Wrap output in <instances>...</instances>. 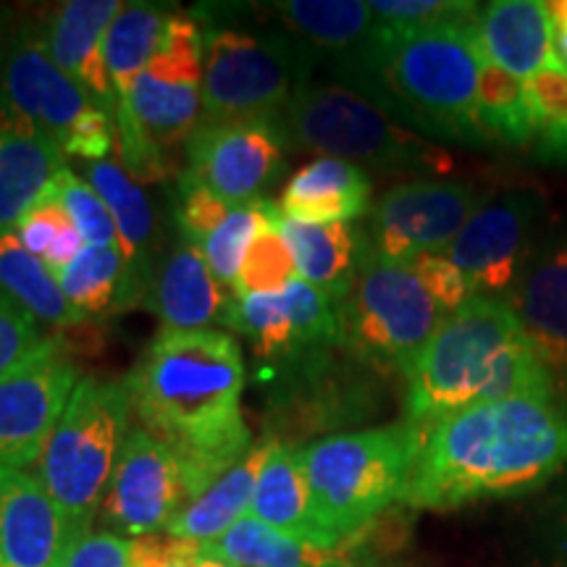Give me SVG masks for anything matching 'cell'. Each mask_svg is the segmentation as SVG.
<instances>
[{
  "label": "cell",
  "instance_id": "obj_46",
  "mask_svg": "<svg viewBox=\"0 0 567 567\" xmlns=\"http://www.w3.org/2000/svg\"><path fill=\"white\" fill-rule=\"evenodd\" d=\"M544 542L551 557L567 565V481L544 509Z\"/></svg>",
  "mask_w": 567,
  "mask_h": 567
},
{
  "label": "cell",
  "instance_id": "obj_47",
  "mask_svg": "<svg viewBox=\"0 0 567 567\" xmlns=\"http://www.w3.org/2000/svg\"><path fill=\"white\" fill-rule=\"evenodd\" d=\"M551 17H555V45H557V55L559 61L567 66V6L565 0L559 3H549Z\"/></svg>",
  "mask_w": 567,
  "mask_h": 567
},
{
  "label": "cell",
  "instance_id": "obj_17",
  "mask_svg": "<svg viewBox=\"0 0 567 567\" xmlns=\"http://www.w3.org/2000/svg\"><path fill=\"white\" fill-rule=\"evenodd\" d=\"M74 538L34 473L0 465V567H59Z\"/></svg>",
  "mask_w": 567,
  "mask_h": 567
},
{
  "label": "cell",
  "instance_id": "obj_29",
  "mask_svg": "<svg viewBox=\"0 0 567 567\" xmlns=\"http://www.w3.org/2000/svg\"><path fill=\"white\" fill-rule=\"evenodd\" d=\"M53 276L69 302L87 318L118 313L145 292L122 247H84Z\"/></svg>",
  "mask_w": 567,
  "mask_h": 567
},
{
  "label": "cell",
  "instance_id": "obj_34",
  "mask_svg": "<svg viewBox=\"0 0 567 567\" xmlns=\"http://www.w3.org/2000/svg\"><path fill=\"white\" fill-rule=\"evenodd\" d=\"M224 326L250 339L260 365L279 363L295 352L292 313L284 292L234 295Z\"/></svg>",
  "mask_w": 567,
  "mask_h": 567
},
{
  "label": "cell",
  "instance_id": "obj_50",
  "mask_svg": "<svg viewBox=\"0 0 567 567\" xmlns=\"http://www.w3.org/2000/svg\"><path fill=\"white\" fill-rule=\"evenodd\" d=\"M565 6H567V0H565Z\"/></svg>",
  "mask_w": 567,
  "mask_h": 567
},
{
  "label": "cell",
  "instance_id": "obj_35",
  "mask_svg": "<svg viewBox=\"0 0 567 567\" xmlns=\"http://www.w3.org/2000/svg\"><path fill=\"white\" fill-rule=\"evenodd\" d=\"M279 205L268 200L237 205V208L226 216V221L200 245L213 276H216L221 287L231 289V295L250 245L258 239L260 231H266L274 221H279Z\"/></svg>",
  "mask_w": 567,
  "mask_h": 567
},
{
  "label": "cell",
  "instance_id": "obj_42",
  "mask_svg": "<svg viewBox=\"0 0 567 567\" xmlns=\"http://www.w3.org/2000/svg\"><path fill=\"white\" fill-rule=\"evenodd\" d=\"M71 226L74 224H71L66 208L59 203V197H55L53 187H51L38 203L32 205L30 213L21 218V224L17 226V234L21 239V245H24L27 250H30L32 255H38V258L42 260L48 255V250L59 243L61 234L69 231Z\"/></svg>",
  "mask_w": 567,
  "mask_h": 567
},
{
  "label": "cell",
  "instance_id": "obj_26",
  "mask_svg": "<svg viewBox=\"0 0 567 567\" xmlns=\"http://www.w3.org/2000/svg\"><path fill=\"white\" fill-rule=\"evenodd\" d=\"M274 442L276 436H266L252 444L237 465L229 467L218 481H213L193 502H187L163 534L176 542L195 544V547H208L229 534L239 520L250 515L255 486H258L260 471L271 455Z\"/></svg>",
  "mask_w": 567,
  "mask_h": 567
},
{
  "label": "cell",
  "instance_id": "obj_39",
  "mask_svg": "<svg viewBox=\"0 0 567 567\" xmlns=\"http://www.w3.org/2000/svg\"><path fill=\"white\" fill-rule=\"evenodd\" d=\"M375 24L389 32H410L423 27L444 24V21L467 17L478 11V3H457V0H373Z\"/></svg>",
  "mask_w": 567,
  "mask_h": 567
},
{
  "label": "cell",
  "instance_id": "obj_45",
  "mask_svg": "<svg viewBox=\"0 0 567 567\" xmlns=\"http://www.w3.org/2000/svg\"><path fill=\"white\" fill-rule=\"evenodd\" d=\"M200 549L166 534L132 538V567H197Z\"/></svg>",
  "mask_w": 567,
  "mask_h": 567
},
{
  "label": "cell",
  "instance_id": "obj_30",
  "mask_svg": "<svg viewBox=\"0 0 567 567\" xmlns=\"http://www.w3.org/2000/svg\"><path fill=\"white\" fill-rule=\"evenodd\" d=\"M0 292L53 331L87 323V316L69 302L45 264L21 245L17 229L0 234Z\"/></svg>",
  "mask_w": 567,
  "mask_h": 567
},
{
  "label": "cell",
  "instance_id": "obj_36",
  "mask_svg": "<svg viewBox=\"0 0 567 567\" xmlns=\"http://www.w3.org/2000/svg\"><path fill=\"white\" fill-rule=\"evenodd\" d=\"M534 116L536 155L547 163H567V66L542 69L526 80Z\"/></svg>",
  "mask_w": 567,
  "mask_h": 567
},
{
  "label": "cell",
  "instance_id": "obj_49",
  "mask_svg": "<svg viewBox=\"0 0 567 567\" xmlns=\"http://www.w3.org/2000/svg\"><path fill=\"white\" fill-rule=\"evenodd\" d=\"M197 567H237V565L218 563V559H210V557H203V555H200V565H197Z\"/></svg>",
  "mask_w": 567,
  "mask_h": 567
},
{
  "label": "cell",
  "instance_id": "obj_9",
  "mask_svg": "<svg viewBox=\"0 0 567 567\" xmlns=\"http://www.w3.org/2000/svg\"><path fill=\"white\" fill-rule=\"evenodd\" d=\"M0 130L38 134L66 158L103 161L116 145L113 118L82 84L55 66L42 30L24 27L9 40L0 69Z\"/></svg>",
  "mask_w": 567,
  "mask_h": 567
},
{
  "label": "cell",
  "instance_id": "obj_3",
  "mask_svg": "<svg viewBox=\"0 0 567 567\" xmlns=\"http://www.w3.org/2000/svg\"><path fill=\"white\" fill-rule=\"evenodd\" d=\"M478 19L481 9L410 32L375 24L365 51L334 74V82L436 145H492L478 122V84L486 66Z\"/></svg>",
  "mask_w": 567,
  "mask_h": 567
},
{
  "label": "cell",
  "instance_id": "obj_44",
  "mask_svg": "<svg viewBox=\"0 0 567 567\" xmlns=\"http://www.w3.org/2000/svg\"><path fill=\"white\" fill-rule=\"evenodd\" d=\"M413 268L425 287H429V292L434 295V300L442 305L446 316H452L471 297H476L465 279V274L450 258H444V255H421V258L413 260Z\"/></svg>",
  "mask_w": 567,
  "mask_h": 567
},
{
  "label": "cell",
  "instance_id": "obj_8",
  "mask_svg": "<svg viewBox=\"0 0 567 567\" xmlns=\"http://www.w3.org/2000/svg\"><path fill=\"white\" fill-rule=\"evenodd\" d=\"M132 392L124 381L87 375L71 394L34 476L69 517L76 536L87 534L103 507L111 476L130 434Z\"/></svg>",
  "mask_w": 567,
  "mask_h": 567
},
{
  "label": "cell",
  "instance_id": "obj_25",
  "mask_svg": "<svg viewBox=\"0 0 567 567\" xmlns=\"http://www.w3.org/2000/svg\"><path fill=\"white\" fill-rule=\"evenodd\" d=\"M281 234L295 255L297 276L342 302L371 258L365 226L302 224L281 216Z\"/></svg>",
  "mask_w": 567,
  "mask_h": 567
},
{
  "label": "cell",
  "instance_id": "obj_21",
  "mask_svg": "<svg viewBox=\"0 0 567 567\" xmlns=\"http://www.w3.org/2000/svg\"><path fill=\"white\" fill-rule=\"evenodd\" d=\"M481 48L492 66L515 80H530L542 69L563 63L555 45V17L542 0H496L481 9Z\"/></svg>",
  "mask_w": 567,
  "mask_h": 567
},
{
  "label": "cell",
  "instance_id": "obj_5",
  "mask_svg": "<svg viewBox=\"0 0 567 567\" xmlns=\"http://www.w3.org/2000/svg\"><path fill=\"white\" fill-rule=\"evenodd\" d=\"M423 442V425L342 431L302 446L316 526L329 544L363 534L402 499Z\"/></svg>",
  "mask_w": 567,
  "mask_h": 567
},
{
  "label": "cell",
  "instance_id": "obj_38",
  "mask_svg": "<svg viewBox=\"0 0 567 567\" xmlns=\"http://www.w3.org/2000/svg\"><path fill=\"white\" fill-rule=\"evenodd\" d=\"M53 193L66 208L71 224L82 234L87 247H122L116 221H113L109 205L95 193V187L82 176L63 168L53 184Z\"/></svg>",
  "mask_w": 567,
  "mask_h": 567
},
{
  "label": "cell",
  "instance_id": "obj_6",
  "mask_svg": "<svg viewBox=\"0 0 567 567\" xmlns=\"http://www.w3.org/2000/svg\"><path fill=\"white\" fill-rule=\"evenodd\" d=\"M287 145L318 158L350 161L392 174H446L455 161L365 95L337 82L308 80L279 118Z\"/></svg>",
  "mask_w": 567,
  "mask_h": 567
},
{
  "label": "cell",
  "instance_id": "obj_48",
  "mask_svg": "<svg viewBox=\"0 0 567 567\" xmlns=\"http://www.w3.org/2000/svg\"><path fill=\"white\" fill-rule=\"evenodd\" d=\"M6 11L0 9V69H3V59H6V48H9V40H6Z\"/></svg>",
  "mask_w": 567,
  "mask_h": 567
},
{
  "label": "cell",
  "instance_id": "obj_33",
  "mask_svg": "<svg viewBox=\"0 0 567 567\" xmlns=\"http://www.w3.org/2000/svg\"><path fill=\"white\" fill-rule=\"evenodd\" d=\"M478 122L488 142H502L507 147L534 145L526 82L486 63L478 84Z\"/></svg>",
  "mask_w": 567,
  "mask_h": 567
},
{
  "label": "cell",
  "instance_id": "obj_22",
  "mask_svg": "<svg viewBox=\"0 0 567 567\" xmlns=\"http://www.w3.org/2000/svg\"><path fill=\"white\" fill-rule=\"evenodd\" d=\"M509 305L557 381L567 379V243L534 252ZM563 386V384H559Z\"/></svg>",
  "mask_w": 567,
  "mask_h": 567
},
{
  "label": "cell",
  "instance_id": "obj_40",
  "mask_svg": "<svg viewBox=\"0 0 567 567\" xmlns=\"http://www.w3.org/2000/svg\"><path fill=\"white\" fill-rule=\"evenodd\" d=\"M48 337L51 334H45L30 313H24L19 305L0 292V375L9 373L27 354L38 350Z\"/></svg>",
  "mask_w": 567,
  "mask_h": 567
},
{
  "label": "cell",
  "instance_id": "obj_12",
  "mask_svg": "<svg viewBox=\"0 0 567 567\" xmlns=\"http://www.w3.org/2000/svg\"><path fill=\"white\" fill-rule=\"evenodd\" d=\"M486 200L473 184L413 179L386 189L368 210L371 255L389 264H413L421 255H442Z\"/></svg>",
  "mask_w": 567,
  "mask_h": 567
},
{
  "label": "cell",
  "instance_id": "obj_20",
  "mask_svg": "<svg viewBox=\"0 0 567 567\" xmlns=\"http://www.w3.org/2000/svg\"><path fill=\"white\" fill-rule=\"evenodd\" d=\"M213 276L200 247L179 237L153 281V308L163 331H205L226 323L231 297Z\"/></svg>",
  "mask_w": 567,
  "mask_h": 567
},
{
  "label": "cell",
  "instance_id": "obj_14",
  "mask_svg": "<svg viewBox=\"0 0 567 567\" xmlns=\"http://www.w3.org/2000/svg\"><path fill=\"white\" fill-rule=\"evenodd\" d=\"M287 161V137L279 122L200 124L187 142V172L182 182L205 187L224 203L266 200Z\"/></svg>",
  "mask_w": 567,
  "mask_h": 567
},
{
  "label": "cell",
  "instance_id": "obj_43",
  "mask_svg": "<svg viewBox=\"0 0 567 567\" xmlns=\"http://www.w3.org/2000/svg\"><path fill=\"white\" fill-rule=\"evenodd\" d=\"M59 567H132V538L113 530H87L69 544Z\"/></svg>",
  "mask_w": 567,
  "mask_h": 567
},
{
  "label": "cell",
  "instance_id": "obj_32",
  "mask_svg": "<svg viewBox=\"0 0 567 567\" xmlns=\"http://www.w3.org/2000/svg\"><path fill=\"white\" fill-rule=\"evenodd\" d=\"M176 17L179 11H168L161 3H124L122 13L113 19L105 34L103 55L118 103L130 95L137 76L166 48Z\"/></svg>",
  "mask_w": 567,
  "mask_h": 567
},
{
  "label": "cell",
  "instance_id": "obj_19",
  "mask_svg": "<svg viewBox=\"0 0 567 567\" xmlns=\"http://www.w3.org/2000/svg\"><path fill=\"white\" fill-rule=\"evenodd\" d=\"M365 544V530L342 544H321L279 534L245 517L218 542L197 549L203 557L237 567H371L373 555Z\"/></svg>",
  "mask_w": 567,
  "mask_h": 567
},
{
  "label": "cell",
  "instance_id": "obj_4",
  "mask_svg": "<svg viewBox=\"0 0 567 567\" xmlns=\"http://www.w3.org/2000/svg\"><path fill=\"white\" fill-rule=\"evenodd\" d=\"M557 392L509 300L476 295L444 318L408 368L405 421L425 429L471 405Z\"/></svg>",
  "mask_w": 567,
  "mask_h": 567
},
{
  "label": "cell",
  "instance_id": "obj_31",
  "mask_svg": "<svg viewBox=\"0 0 567 567\" xmlns=\"http://www.w3.org/2000/svg\"><path fill=\"white\" fill-rule=\"evenodd\" d=\"M87 182L95 187V193L109 205L113 221H116L118 237H122V250L130 260L132 271L137 274L142 287L151 284V255L155 250V213L151 197L145 189L126 174L122 163L103 158L92 161L84 166Z\"/></svg>",
  "mask_w": 567,
  "mask_h": 567
},
{
  "label": "cell",
  "instance_id": "obj_37",
  "mask_svg": "<svg viewBox=\"0 0 567 567\" xmlns=\"http://www.w3.org/2000/svg\"><path fill=\"white\" fill-rule=\"evenodd\" d=\"M281 221V216H279ZM279 221H274L245 255V264L239 268L234 295H279L289 287L297 276L295 255L284 239Z\"/></svg>",
  "mask_w": 567,
  "mask_h": 567
},
{
  "label": "cell",
  "instance_id": "obj_41",
  "mask_svg": "<svg viewBox=\"0 0 567 567\" xmlns=\"http://www.w3.org/2000/svg\"><path fill=\"white\" fill-rule=\"evenodd\" d=\"M182 184V205L176 210V224L184 239L200 247L213 231L226 221V216L234 210V205L224 203L221 197L208 193L205 187L195 184Z\"/></svg>",
  "mask_w": 567,
  "mask_h": 567
},
{
  "label": "cell",
  "instance_id": "obj_18",
  "mask_svg": "<svg viewBox=\"0 0 567 567\" xmlns=\"http://www.w3.org/2000/svg\"><path fill=\"white\" fill-rule=\"evenodd\" d=\"M124 9L122 0H69L42 30L48 53L63 74L90 92L92 101L116 122L118 101L105 69V34ZM116 126V124H113Z\"/></svg>",
  "mask_w": 567,
  "mask_h": 567
},
{
  "label": "cell",
  "instance_id": "obj_23",
  "mask_svg": "<svg viewBox=\"0 0 567 567\" xmlns=\"http://www.w3.org/2000/svg\"><path fill=\"white\" fill-rule=\"evenodd\" d=\"M289 38L300 42L313 63L323 61L334 76L365 51L375 32L371 3L360 0H287L271 3Z\"/></svg>",
  "mask_w": 567,
  "mask_h": 567
},
{
  "label": "cell",
  "instance_id": "obj_10",
  "mask_svg": "<svg viewBox=\"0 0 567 567\" xmlns=\"http://www.w3.org/2000/svg\"><path fill=\"white\" fill-rule=\"evenodd\" d=\"M313 66L289 34L210 27L203 32L200 124L279 122Z\"/></svg>",
  "mask_w": 567,
  "mask_h": 567
},
{
  "label": "cell",
  "instance_id": "obj_13",
  "mask_svg": "<svg viewBox=\"0 0 567 567\" xmlns=\"http://www.w3.org/2000/svg\"><path fill=\"white\" fill-rule=\"evenodd\" d=\"M80 381V365L55 334L0 375V465H38Z\"/></svg>",
  "mask_w": 567,
  "mask_h": 567
},
{
  "label": "cell",
  "instance_id": "obj_24",
  "mask_svg": "<svg viewBox=\"0 0 567 567\" xmlns=\"http://www.w3.org/2000/svg\"><path fill=\"white\" fill-rule=\"evenodd\" d=\"M373 184L363 166L339 158H316L289 176L279 210L289 221L354 224L371 210Z\"/></svg>",
  "mask_w": 567,
  "mask_h": 567
},
{
  "label": "cell",
  "instance_id": "obj_11",
  "mask_svg": "<svg viewBox=\"0 0 567 567\" xmlns=\"http://www.w3.org/2000/svg\"><path fill=\"white\" fill-rule=\"evenodd\" d=\"M444 318L413 264L371 255L342 300V342L375 371L405 375Z\"/></svg>",
  "mask_w": 567,
  "mask_h": 567
},
{
  "label": "cell",
  "instance_id": "obj_1",
  "mask_svg": "<svg viewBox=\"0 0 567 567\" xmlns=\"http://www.w3.org/2000/svg\"><path fill=\"white\" fill-rule=\"evenodd\" d=\"M567 465L563 392L471 405L425 425L402 492L413 509H457L530 494Z\"/></svg>",
  "mask_w": 567,
  "mask_h": 567
},
{
  "label": "cell",
  "instance_id": "obj_15",
  "mask_svg": "<svg viewBox=\"0 0 567 567\" xmlns=\"http://www.w3.org/2000/svg\"><path fill=\"white\" fill-rule=\"evenodd\" d=\"M187 502V478L174 452L151 431L130 429L101 507L105 526L130 538L163 534Z\"/></svg>",
  "mask_w": 567,
  "mask_h": 567
},
{
  "label": "cell",
  "instance_id": "obj_7",
  "mask_svg": "<svg viewBox=\"0 0 567 567\" xmlns=\"http://www.w3.org/2000/svg\"><path fill=\"white\" fill-rule=\"evenodd\" d=\"M203 118V32L179 13L172 38L132 84L116 111V147L134 182L172 172V153L187 145Z\"/></svg>",
  "mask_w": 567,
  "mask_h": 567
},
{
  "label": "cell",
  "instance_id": "obj_16",
  "mask_svg": "<svg viewBox=\"0 0 567 567\" xmlns=\"http://www.w3.org/2000/svg\"><path fill=\"white\" fill-rule=\"evenodd\" d=\"M536 216L538 197L528 193L484 203L442 255L465 274L473 295L513 292L534 258L530 234Z\"/></svg>",
  "mask_w": 567,
  "mask_h": 567
},
{
  "label": "cell",
  "instance_id": "obj_2",
  "mask_svg": "<svg viewBox=\"0 0 567 567\" xmlns=\"http://www.w3.org/2000/svg\"><path fill=\"white\" fill-rule=\"evenodd\" d=\"M126 384L142 429L179 460L189 502L250 452L245 358L226 331H161Z\"/></svg>",
  "mask_w": 567,
  "mask_h": 567
},
{
  "label": "cell",
  "instance_id": "obj_27",
  "mask_svg": "<svg viewBox=\"0 0 567 567\" xmlns=\"http://www.w3.org/2000/svg\"><path fill=\"white\" fill-rule=\"evenodd\" d=\"M247 517L279 530V534L329 544L316 526L313 494H310L300 444L276 439L271 455L258 476Z\"/></svg>",
  "mask_w": 567,
  "mask_h": 567
},
{
  "label": "cell",
  "instance_id": "obj_28",
  "mask_svg": "<svg viewBox=\"0 0 567 567\" xmlns=\"http://www.w3.org/2000/svg\"><path fill=\"white\" fill-rule=\"evenodd\" d=\"M66 168L53 142L0 130V234L13 231Z\"/></svg>",
  "mask_w": 567,
  "mask_h": 567
}]
</instances>
